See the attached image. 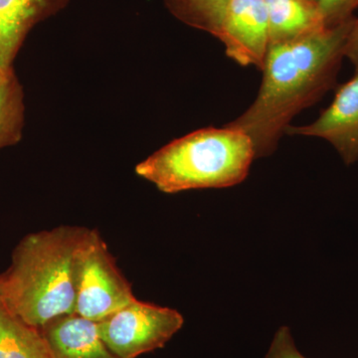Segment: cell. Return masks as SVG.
Listing matches in <instances>:
<instances>
[{
	"instance_id": "obj_1",
	"label": "cell",
	"mask_w": 358,
	"mask_h": 358,
	"mask_svg": "<svg viewBox=\"0 0 358 358\" xmlns=\"http://www.w3.org/2000/svg\"><path fill=\"white\" fill-rule=\"evenodd\" d=\"M355 20L268 45L255 101L227 124L248 134L256 159L272 155L294 117L336 87Z\"/></svg>"
},
{
	"instance_id": "obj_2",
	"label": "cell",
	"mask_w": 358,
	"mask_h": 358,
	"mask_svg": "<svg viewBox=\"0 0 358 358\" xmlns=\"http://www.w3.org/2000/svg\"><path fill=\"white\" fill-rule=\"evenodd\" d=\"M89 228L59 226L30 233L0 275V301L29 326L42 329L75 313V265Z\"/></svg>"
},
{
	"instance_id": "obj_3",
	"label": "cell",
	"mask_w": 358,
	"mask_h": 358,
	"mask_svg": "<svg viewBox=\"0 0 358 358\" xmlns=\"http://www.w3.org/2000/svg\"><path fill=\"white\" fill-rule=\"evenodd\" d=\"M254 159L251 138L226 124L171 141L138 164L136 173L164 193L226 188L246 179Z\"/></svg>"
},
{
	"instance_id": "obj_4",
	"label": "cell",
	"mask_w": 358,
	"mask_h": 358,
	"mask_svg": "<svg viewBox=\"0 0 358 358\" xmlns=\"http://www.w3.org/2000/svg\"><path fill=\"white\" fill-rule=\"evenodd\" d=\"M75 313L99 322L136 300L105 240L89 229L75 265Z\"/></svg>"
},
{
	"instance_id": "obj_5",
	"label": "cell",
	"mask_w": 358,
	"mask_h": 358,
	"mask_svg": "<svg viewBox=\"0 0 358 358\" xmlns=\"http://www.w3.org/2000/svg\"><path fill=\"white\" fill-rule=\"evenodd\" d=\"M185 324L173 308L138 301L96 322L99 334L120 358H136L164 348Z\"/></svg>"
},
{
	"instance_id": "obj_6",
	"label": "cell",
	"mask_w": 358,
	"mask_h": 358,
	"mask_svg": "<svg viewBox=\"0 0 358 358\" xmlns=\"http://www.w3.org/2000/svg\"><path fill=\"white\" fill-rule=\"evenodd\" d=\"M215 37L237 64L262 69L270 45L265 0H229Z\"/></svg>"
},
{
	"instance_id": "obj_7",
	"label": "cell",
	"mask_w": 358,
	"mask_h": 358,
	"mask_svg": "<svg viewBox=\"0 0 358 358\" xmlns=\"http://www.w3.org/2000/svg\"><path fill=\"white\" fill-rule=\"evenodd\" d=\"M289 136H312L327 141L346 166L358 162V71L336 90L331 105L306 126H289Z\"/></svg>"
},
{
	"instance_id": "obj_8",
	"label": "cell",
	"mask_w": 358,
	"mask_h": 358,
	"mask_svg": "<svg viewBox=\"0 0 358 358\" xmlns=\"http://www.w3.org/2000/svg\"><path fill=\"white\" fill-rule=\"evenodd\" d=\"M40 329L53 358H120L101 338L96 322L76 313L52 320Z\"/></svg>"
},
{
	"instance_id": "obj_9",
	"label": "cell",
	"mask_w": 358,
	"mask_h": 358,
	"mask_svg": "<svg viewBox=\"0 0 358 358\" xmlns=\"http://www.w3.org/2000/svg\"><path fill=\"white\" fill-rule=\"evenodd\" d=\"M66 0H0V72L10 71L14 56L31 26L55 13Z\"/></svg>"
},
{
	"instance_id": "obj_10",
	"label": "cell",
	"mask_w": 358,
	"mask_h": 358,
	"mask_svg": "<svg viewBox=\"0 0 358 358\" xmlns=\"http://www.w3.org/2000/svg\"><path fill=\"white\" fill-rule=\"evenodd\" d=\"M270 45L291 41L326 28L317 2L313 0H265Z\"/></svg>"
},
{
	"instance_id": "obj_11",
	"label": "cell",
	"mask_w": 358,
	"mask_h": 358,
	"mask_svg": "<svg viewBox=\"0 0 358 358\" xmlns=\"http://www.w3.org/2000/svg\"><path fill=\"white\" fill-rule=\"evenodd\" d=\"M0 358H53L41 329L26 324L1 303Z\"/></svg>"
},
{
	"instance_id": "obj_12",
	"label": "cell",
	"mask_w": 358,
	"mask_h": 358,
	"mask_svg": "<svg viewBox=\"0 0 358 358\" xmlns=\"http://www.w3.org/2000/svg\"><path fill=\"white\" fill-rule=\"evenodd\" d=\"M229 0H166V6L181 21L197 29L217 35Z\"/></svg>"
},
{
	"instance_id": "obj_13",
	"label": "cell",
	"mask_w": 358,
	"mask_h": 358,
	"mask_svg": "<svg viewBox=\"0 0 358 358\" xmlns=\"http://www.w3.org/2000/svg\"><path fill=\"white\" fill-rule=\"evenodd\" d=\"M22 121L21 94L11 71L0 74V148L17 140Z\"/></svg>"
},
{
	"instance_id": "obj_14",
	"label": "cell",
	"mask_w": 358,
	"mask_h": 358,
	"mask_svg": "<svg viewBox=\"0 0 358 358\" xmlns=\"http://www.w3.org/2000/svg\"><path fill=\"white\" fill-rule=\"evenodd\" d=\"M317 6L326 27H334L355 17L358 0H319Z\"/></svg>"
},
{
	"instance_id": "obj_15",
	"label": "cell",
	"mask_w": 358,
	"mask_h": 358,
	"mask_svg": "<svg viewBox=\"0 0 358 358\" xmlns=\"http://www.w3.org/2000/svg\"><path fill=\"white\" fill-rule=\"evenodd\" d=\"M265 358H307L303 357L292 338L289 327H282L275 333Z\"/></svg>"
},
{
	"instance_id": "obj_16",
	"label": "cell",
	"mask_w": 358,
	"mask_h": 358,
	"mask_svg": "<svg viewBox=\"0 0 358 358\" xmlns=\"http://www.w3.org/2000/svg\"><path fill=\"white\" fill-rule=\"evenodd\" d=\"M345 58L352 63L355 72L358 71V18L353 21L345 47Z\"/></svg>"
},
{
	"instance_id": "obj_17",
	"label": "cell",
	"mask_w": 358,
	"mask_h": 358,
	"mask_svg": "<svg viewBox=\"0 0 358 358\" xmlns=\"http://www.w3.org/2000/svg\"><path fill=\"white\" fill-rule=\"evenodd\" d=\"M313 1L317 2V1H319V0H313Z\"/></svg>"
},
{
	"instance_id": "obj_18",
	"label": "cell",
	"mask_w": 358,
	"mask_h": 358,
	"mask_svg": "<svg viewBox=\"0 0 358 358\" xmlns=\"http://www.w3.org/2000/svg\"><path fill=\"white\" fill-rule=\"evenodd\" d=\"M0 74H1V72H0Z\"/></svg>"
},
{
	"instance_id": "obj_19",
	"label": "cell",
	"mask_w": 358,
	"mask_h": 358,
	"mask_svg": "<svg viewBox=\"0 0 358 358\" xmlns=\"http://www.w3.org/2000/svg\"><path fill=\"white\" fill-rule=\"evenodd\" d=\"M0 303H1V301H0Z\"/></svg>"
}]
</instances>
